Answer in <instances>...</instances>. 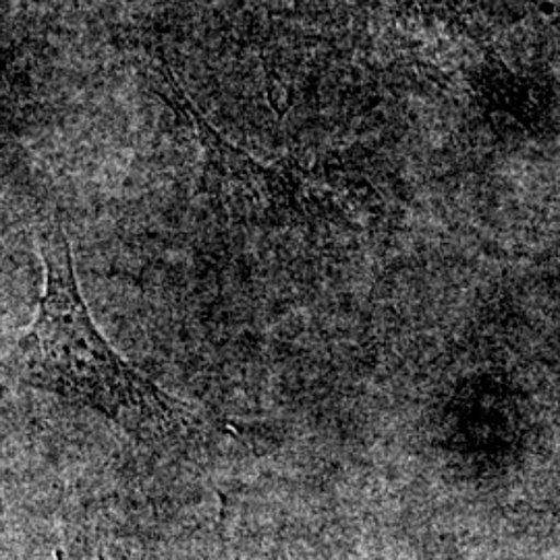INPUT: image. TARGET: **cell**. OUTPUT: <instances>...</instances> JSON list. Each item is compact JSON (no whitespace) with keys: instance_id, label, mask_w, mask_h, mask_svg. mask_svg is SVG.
Returning <instances> with one entry per match:
<instances>
[{"instance_id":"1","label":"cell","mask_w":560,"mask_h":560,"mask_svg":"<svg viewBox=\"0 0 560 560\" xmlns=\"http://www.w3.org/2000/svg\"><path fill=\"white\" fill-rule=\"evenodd\" d=\"M46 289L36 320L13 353L25 384L81 402L133 436L156 441L185 425L180 407L104 340L81 298L71 247L59 222L38 229Z\"/></svg>"}]
</instances>
